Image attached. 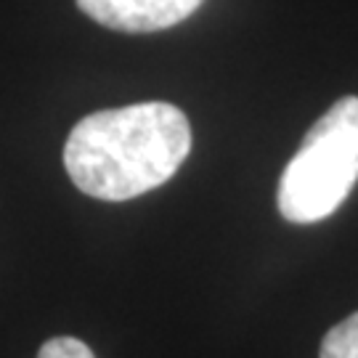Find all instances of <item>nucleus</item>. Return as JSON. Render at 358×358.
Segmentation results:
<instances>
[{"instance_id": "1", "label": "nucleus", "mask_w": 358, "mask_h": 358, "mask_svg": "<svg viewBox=\"0 0 358 358\" xmlns=\"http://www.w3.org/2000/svg\"><path fill=\"white\" fill-rule=\"evenodd\" d=\"M192 152V125L165 101L130 103L83 117L64 146L77 189L103 202H128L176 176Z\"/></svg>"}, {"instance_id": "2", "label": "nucleus", "mask_w": 358, "mask_h": 358, "mask_svg": "<svg viewBox=\"0 0 358 358\" xmlns=\"http://www.w3.org/2000/svg\"><path fill=\"white\" fill-rule=\"evenodd\" d=\"M358 180V99L345 96L306 133L279 180V213L319 223L345 202Z\"/></svg>"}, {"instance_id": "3", "label": "nucleus", "mask_w": 358, "mask_h": 358, "mask_svg": "<svg viewBox=\"0 0 358 358\" xmlns=\"http://www.w3.org/2000/svg\"><path fill=\"white\" fill-rule=\"evenodd\" d=\"M205 0H77L80 11L117 32H157L189 19Z\"/></svg>"}, {"instance_id": "4", "label": "nucleus", "mask_w": 358, "mask_h": 358, "mask_svg": "<svg viewBox=\"0 0 358 358\" xmlns=\"http://www.w3.org/2000/svg\"><path fill=\"white\" fill-rule=\"evenodd\" d=\"M321 358H358V313L348 316L324 334Z\"/></svg>"}, {"instance_id": "5", "label": "nucleus", "mask_w": 358, "mask_h": 358, "mask_svg": "<svg viewBox=\"0 0 358 358\" xmlns=\"http://www.w3.org/2000/svg\"><path fill=\"white\" fill-rule=\"evenodd\" d=\"M38 358H96L83 340L77 337H53L40 348Z\"/></svg>"}]
</instances>
